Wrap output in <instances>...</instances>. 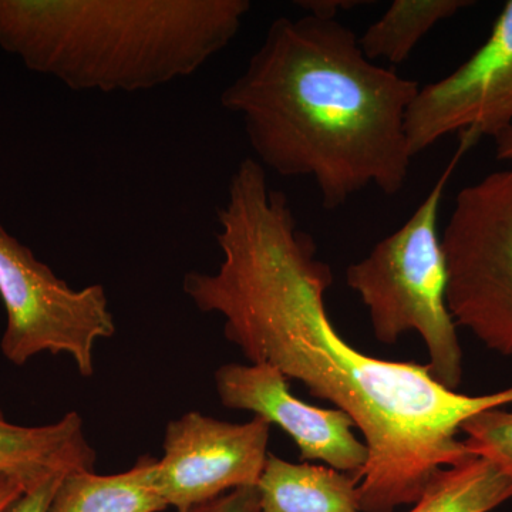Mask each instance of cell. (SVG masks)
Returning <instances> with one entry per match:
<instances>
[{"label":"cell","mask_w":512,"mask_h":512,"mask_svg":"<svg viewBox=\"0 0 512 512\" xmlns=\"http://www.w3.org/2000/svg\"><path fill=\"white\" fill-rule=\"evenodd\" d=\"M217 221L221 264L214 274L188 272L183 291L201 312L224 319L225 338L249 362L276 367L353 420L369 450L362 512L416 504L437 471L473 456L458 440L461 424L511 404L512 386L467 396L437 383L427 365L387 362L350 345L326 311L332 268L252 158L231 175Z\"/></svg>","instance_id":"obj_1"},{"label":"cell","mask_w":512,"mask_h":512,"mask_svg":"<svg viewBox=\"0 0 512 512\" xmlns=\"http://www.w3.org/2000/svg\"><path fill=\"white\" fill-rule=\"evenodd\" d=\"M420 86L367 59L338 19L278 18L221 93L241 116L255 160L285 178H312L335 211L369 187L403 190L413 156L406 134Z\"/></svg>","instance_id":"obj_2"},{"label":"cell","mask_w":512,"mask_h":512,"mask_svg":"<svg viewBox=\"0 0 512 512\" xmlns=\"http://www.w3.org/2000/svg\"><path fill=\"white\" fill-rule=\"evenodd\" d=\"M249 10V0H0V47L74 92H146L197 73Z\"/></svg>","instance_id":"obj_3"},{"label":"cell","mask_w":512,"mask_h":512,"mask_svg":"<svg viewBox=\"0 0 512 512\" xmlns=\"http://www.w3.org/2000/svg\"><path fill=\"white\" fill-rule=\"evenodd\" d=\"M471 146L461 137L456 156L412 217L346 271L349 288L369 311L375 338L393 345L410 330L419 333L429 350L430 375L454 392L463 379V350L448 309L439 214L448 180Z\"/></svg>","instance_id":"obj_4"},{"label":"cell","mask_w":512,"mask_h":512,"mask_svg":"<svg viewBox=\"0 0 512 512\" xmlns=\"http://www.w3.org/2000/svg\"><path fill=\"white\" fill-rule=\"evenodd\" d=\"M441 245L456 325L512 356V165L458 192Z\"/></svg>","instance_id":"obj_5"},{"label":"cell","mask_w":512,"mask_h":512,"mask_svg":"<svg viewBox=\"0 0 512 512\" xmlns=\"http://www.w3.org/2000/svg\"><path fill=\"white\" fill-rule=\"evenodd\" d=\"M0 299L6 329L0 349L16 366L40 353L69 355L83 377L94 375V348L116 335L103 285L73 289L0 224Z\"/></svg>","instance_id":"obj_6"},{"label":"cell","mask_w":512,"mask_h":512,"mask_svg":"<svg viewBox=\"0 0 512 512\" xmlns=\"http://www.w3.org/2000/svg\"><path fill=\"white\" fill-rule=\"evenodd\" d=\"M271 424L254 416L228 423L188 412L167 424L163 457L151 470V487L177 512L256 487L268 458Z\"/></svg>","instance_id":"obj_7"},{"label":"cell","mask_w":512,"mask_h":512,"mask_svg":"<svg viewBox=\"0 0 512 512\" xmlns=\"http://www.w3.org/2000/svg\"><path fill=\"white\" fill-rule=\"evenodd\" d=\"M512 126V0L487 40L439 82L420 87L406 117L410 153L419 156L448 134L477 143Z\"/></svg>","instance_id":"obj_8"},{"label":"cell","mask_w":512,"mask_h":512,"mask_svg":"<svg viewBox=\"0 0 512 512\" xmlns=\"http://www.w3.org/2000/svg\"><path fill=\"white\" fill-rule=\"evenodd\" d=\"M214 380L222 406L254 413L284 430L301 460L323 461L359 480L369 450L353 433L356 426L348 414L302 402L289 392L288 379L266 363H228L217 369Z\"/></svg>","instance_id":"obj_9"},{"label":"cell","mask_w":512,"mask_h":512,"mask_svg":"<svg viewBox=\"0 0 512 512\" xmlns=\"http://www.w3.org/2000/svg\"><path fill=\"white\" fill-rule=\"evenodd\" d=\"M96 450L84 433L79 413L64 414L46 426L10 423L0 412V474L28 491L52 477L94 470Z\"/></svg>","instance_id":"obj_10"},{"label":"cell","mask_w":512,"mask_h":512,"mask_svg":"<svg viewBox=\"0 0 512 512\" xmlns=\"http://www.w3.org/2000/svg\"><path fill=\"white\" fill-rule=\"evenodd\" d=\"M359 484L355 474L269 454L256 485L258 512H362Z\"/></svg>","instance_id":"obj_11"},{"label":"cell","mask_w":512,"mask_h":512,"mask_svg":"<svg viewBox=\"0 0 512 512\" xmlns=\"http://www.w3.org/2000/svg\"><path fill=\"white\" fill-rule=\"evenodd\" d=\"M157 458L141 456L130 470L100 476L73 471L57 485L49 512H163L167 505L151 487Z\"/></svg>","instance_id":"obj_12"},{"label":"cell","mask_w":512,"mask_h":512,"mask_svg":"<svg viewBox=\"0 0 512 512\" xmlns=\"http://www.w3.org/2000/svg\"><path fill=\"white\" fill-rule=\"evenodd\" d=\"M512 498V477L480 456L437 471L409 512H490Z\"/></svg>","instance_id":"obj_13"},{"label":"cell","mask_w":512,"mask_h":512,"mask_svg":"<svg viewBox=\"0 0 512 512\" xmlns=\"http://www.w3.org/2000/svg\"><path fill=\"white\" fill-rule=\"evenodd\" d=\"M471 5V0H394L359 37V45L372 62L402 64L430 30Z\"/></svg>","instance_id":"obj_14"},{"label":"cell","mask_w":512,"mask_h":512,"mask_svg":"<svg viewBox=\"0 0 512 512\" xmlns=\"http://www.w3.org/2000/svg\"><path fill=\"white\" fill-rule=\"evenodd\" d=\"M460 431L473 456L493 461L512 477V412L503 407L484 410L464 421Z\"/></svg>","instance_id":"obj_15"},{"label":"cell","mask_w":512,"mask_h":512,"mask_svg":"<svg viewBox=\"0 0 512 512\" xmlns=\"http://www.w3.org/2000/svg\"><path fill=\"white\" fill-rule=\"evenodd\" d=\"M181 512H258V490L256 487L238 488L210 503Z\"/></svg>","instance_id":"obj_16"},{"label":"cell","mask_w":512,"mask_h":512,"mask_svg":"<svg viewBox=\"0 0 512 512\" xmlns=\"http://www.w3.org/2000/svg\"><path fill=\"white\" fill-rule=\"evenodd\" d=\"M62 477H52L32 490L25 491L10 512H49L53 495Z\"/></svg>","instance_id":"obj_17"},{"label":"cell","mask_w":512,"mask_h":512,"mask_svg":"<svg viewBox=\"0 0 512 512\" xmlns=\"http://www.w3.org/2000/svg\"><path fill=\"white\" fill-rule=\"evenodd\" d=\"M298 8L305 10L308 15L323 19H338L340 12L367 5L362 0H298Z\"/></svg>","instance_id":"obj_18"},{"label":"cell","mask_w":512,"mask_h":512,"mask_svg":"<svg viewBox=\"0 0 512 512\" xmlns=\"http://www.w3.org/2000/svg\"><path fill=\"white\" fill-rule=\"evenodd\" d=\"M23 493L25 490L18 481L0 474V512H10Z\"/></svg>","instance_id":"obj_19"},{"label":"cell","mask_w":512,"mask_h":512,"mask_svg":"<svg viewBox=\"0 0 512 512\" xmlns=\"http://www.w3.org/2000/svg\"><path fill=\"white\" fill-rule=\"evenodd\" d=\"M497 158L512 165V126L494 138Z\"/></svg>","instance_id":"obj_20"}]
</instances>
